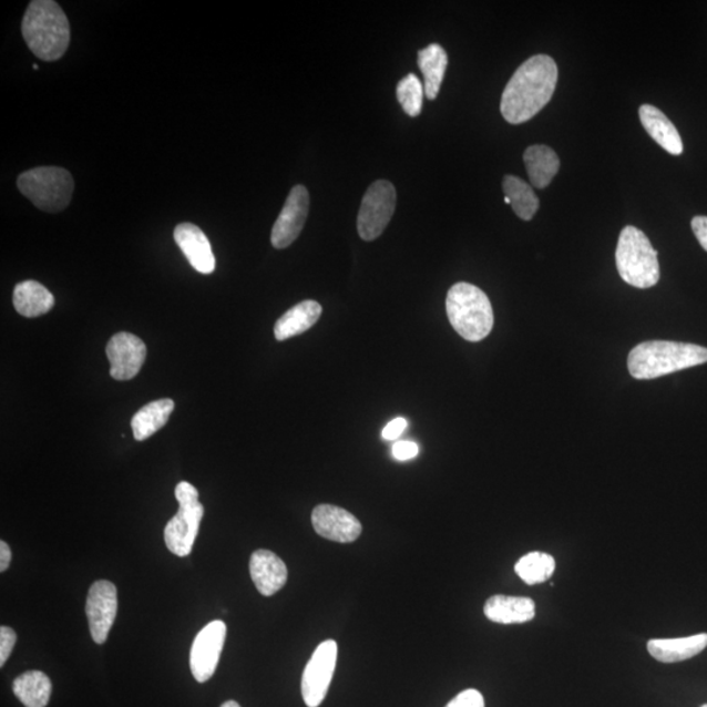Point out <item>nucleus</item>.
Masks as SVG:
<instances>
[{
  "instance_id": "obj_10",
  "label": "nucleus",
  "mask_w": 707,
  "mask_h": 707,
  "mask_svg": "<svg viewBox=\"0 0 707 707\" xmlns=\"http://www.w3.org/2000/svg\"><path fill=\"white\" fill-rule=\"evenodd\" d=\"M227 637V626L216 619L204 627L193 642L191 652V669L198 683L212 679L221 659Z\"/></svg>"
},
{
  "instance_id": "obj_5",
  "label": "nucleus",
  "mask_w": 707,
  "mask_h": 707,
  "mask_svg": "<svg viewBox=\"0 0 707 707\" xmlns=\"http://www.w3.org/2000/svg\"><path fill=\"white\" fill-rule=\"evenodd\" d=\"M616 265L624 283L637 288H650L659 283L658 252L641 229L627 226L619 234Z\"/></svg>"
},
{
  "instance_id": "obj_34",
  "label": "nucleus",
  "mask_w": 707,
  "mask_h": 707,
  "mask_svg": "<svg viewBox=\"0 0 707 707\" xmlns=\"http://www.w3.org/2000/svg\"><path fill=\"white\" fill-rule=\"evenodd\" d=\"M12 553L6 541H0V572L4 573L10 567Z\"/></svg>"
},
{
  "instance_id": "obj_23",
  "label": "nucleus",
  "mask_w": 707,
  "mask_h": 707,
  "mask_svg": "<svg viewBox=\"0 0 707 707\" xmlns=\"http://www.w3.org/2000/svg\"><path fill=\"white\" fill-rule=\"evenodd\" d=\"M418 66H420L423 74L426 98L436 100L439 95L440 85L443 83L447 66H449V55L438 43H431V45L418 52Z\"/></svg>"
},
{
  "instance_id": "obj_7",
  "label": "nucleus",
  "mask_w": 707,
  "mask_h": 707,
  "mask_svg": "<svg viewBox=\"0 0 707 707\" xmlns=\"http://www.w3.org/2000/svg\"><path fill=\"white\" fill-rule=\"evenodd\" d=\"M175 494L180 509L177 514L165 525L164 540L171 553L177 557H186L192 553L194 543H196L205 508L199 502L198 490L189 482H180Z\"/></svg>"
},
{
  "instance_id": "obj_13",
  "label": "nucleus",
  "mask_w": 707,
  "mask_h": 707,
  "mask_svg": "<svg viewBox=\"0 0 707 707\" xmlns=\"http://www.w3.org/2000/svg\"><path fill=\"white\" fill-rule=\"evenodd\" d=\"M106 356L111 362L112 378L126 381L140 373L147 357V348L141 338L126 334V331H120L107 344Z\"/></svg>"
},
{
  "instance_id": "obj_22",
  "label": "nucleus",
  "mask_w": 707,
  "mask_h": 707,
  "mask_svg": "<svg viewBox=\"0 0 707 707\" xmlns=\"http://www.w3.org/2000/svg\"><path fill=\"white\" fill-rule=\"evenodd\" d=\"M54 303L52 293L35 280H24L14 287L13 307L29 319L48 314L54 307Z\"/></svg>"
},
{
  "instance_id": "obj_8",
  "label": "nucleus",
  "mask_w": 707,
  "mask_h": 707,
  "mask_svg": "<svg viewBox=\"0 0 707 707\" xmlns=\"http://www.w3.org/2000/svg\"><path fill=\"white\" fill-rule=\"evenodd\" d=\"M393 184L379 180L368 187L358 214V233L365 242L377 240L385 233L396 211Z\"/></svg>"
},
{
  "instance_id": "obj_33",
  "label": "nucleus",
  "mask_w": 707,
  "mask_h": 707,
  "mask_svg": "<svg viewBox=\"0 0 707 707\" xmlns=\"http://www.w3.org/2000/svg\"><path fill=\"white\" fill-rule=\"evenodd\" d=\"M691 229H694L698 243L707 252V216H695L691 221Z\"/></svg>"
},
{
  "instance_id": "obj_4",
  "label": "nucleus",
  "mask_w": 707,
  "mask_h": 707,
  "mask_svg": "<svg viewBox=\"0 0 707 707\" xmlns=\"http://www.w3.org/2000/svg\"><path fill=\"white\" fill-rule=\"evenodd\" d=\"M445 308L452 328L469 342L482 341L494 327L492 303L471 284L453 285L447 294Z\"/></svg>"
},
{
  "instance_id": "obj_15",
  "label": "nucleus",
  "mask_w": 707,
  "mask_h": 707,
  "mask_svg": "<svg viewBox=\"0 0 707 707\" xmlns=\"http://www.w3.org/2000/svg\"><path fill=\"white\" fill-rule=\"evenodd\" d=\"M249 572L258 593L264 596H273L283 590L288 576L285 562L277 554L264 550L252 554Z\"/></svg>"
},
{
  "instance_id": "obj_1",
  "label": "nucleus",
  "mask_w": 707,
  "mask_h": 707,
  "mask_svg": "<svg viewBox=\"0 0 707 707\" xmlns=\"http://www.w3.org/2000/svg\"><path fill=\"white\" fill-rule=\"evenodd\" d=\"M559 68L550 55H533L515 71L502 93L501 113L512 125H521L544 110L554 95Z\"/></svg>"
},
{
  "instance_id": "obj_21",
  "label": "nucleus",
  "mask_w": 707,
  "mask_h": 707,
  "mask_svg": "<svg viewBox=\"0 0 707 707\" xmlns=\"http://www.w3.org/2000/svg\"><path fill=\"white\" fill-rule=\"evenodd\" d=\"M524 163L530 182L537 189H545L560 171V157L551 147L535 144L525 150Z\"/></svg>"
},
{
  "instance_id": "obj_37",
  "label": "nucleus",
  "mask_w": 707,
  "mask_h": 707,
  "mask_svg": "<svg viewBox=\"0 0 707 707\" xmlns=\"http://www.w3.org/2000/svg\"><path fill=\"white\" fill-rule=\"evenodd\" d=\"M701 707H707V704L703 705Z\"/></svg>"
},
{
  "instance_id": "obj_3",
  "label": "nucleus",
  "mask_w": 707,
  "mask_h": 707,
  "mask_svg": "<svg viewBox=\"0 0 707 707\" xmlns=\"http://www.w3.org/2000/svg\"><path fill=\"white\" fill-rule=\"evenodd\" d=\"M707 362V349L694 344L648 341L636 346L627 357L633 378L650 380Z\"/></svg>"
},
{
  "instance_id": "obj_24",
  "label": "nucleus",
  "mask_w": 707,
  "mask_h": 707,
  "mask_svg": "<svg viewBox=\"0 0 707 707\" xmlns=\"http://www.w3.org/2000/svg\"><path fill=\"white\" fill-rule=\"evenodd\" d=\"M175 410V402L171 399H162L147 403L139 413L133 417L132 429L135 440L142 442L146 440L170 421V417Z\"/></svg>"
},
{
  "instance_id": "obj_9",
  "label": "nucleus",
  "mask_w": 707,
  "mask_h": 707,
  "mask_svg": "<svg viewBox=\"0 0 707 707\" xmlns=\"http://www.w3.org/2000/svg\"><path fill=\"white\" fill-rule=\"evenodd\" d=\"M338 646L334 639L317 646L301 677V696L308 707H319L328 695L337 665Z\"/></svg>"
},
{
  "instance_id": "obj_25",
  "label": "nucleus",
  "mask_w": 707,
  "mask_h": 707,
  "mask_svg": "<svg viewBox=\"0 0 707 707\" xmlns=\"http://www.w3.org/2000/svg\"><path fill=\"white\" fill-rule=\"evenodd\" d=\"M13 694L25 707H47L52 682L41 670H29L13 682Z\"/></svg>"
},
{
  "instance_id": "obj_6",
  "label": "nucleus",
  "mask_w": 707,
  "mask_h": 707,
  "mask_svg": "<svg viewBox=\"0 0 707 707\" xmlns=\"http://www.w3.org/2000/svg\"><path fill=\"white\" fill-rule=\"evenodd\" d=\"M18 187L40 211L55 214L69 206L75 184L66 170L39 167L21 173Z\"/></svg>"
},
{
  "instance_id": "obj_27",
  "label": "nucleus",
  "mask_w": 707,
  "mask_h": 707,
  "mask_svg": "<svg viewBox=\"0 0 707 707\" xmlns=\"http://www.w3.org/2000/svg\"><path fill=\"white\" fill-rule=\"evenodd\" d=\"M555 572V560L551 554L543 552H531L519 560L515 565V573L519 578L530 586L544 583L551 578Z\"/></svg>"
},
{
  "instance_id": "obj_35",
  "label": "nucleus",
  "mask_w": 707,
  "mask_h": 707,
  "mask_svg": "<svg viewBox=\"0 0 707 707\" xmlns=\"http://www.w3.org/2000/svg\"><path fill=\"white\" fill-rule=\"evenodd\" d=\"M221 707H242V706L237 704L236 701H227L223 704Z\"/></svg>"
},
{
  "instance_id": "obj_20",
  "label": "nucleus",
  "mask_w": 707,
  "mask_h": 707,
  "mask_svg": "<svg viewBox=\"0 0 707 707\" xmlns=\"http://www.w3.org/2000/svg\"><path fill=\"white\" fill-rule=\"evenodd\" d=\"M322 307L315 300H305L288 309L274 327V336L277 341H286L288 338L306 334L319 321Z\"/></svg>"
},
{
  "instance_id": "obj_28",
  "label": "nucleus",
  "mask_w": 707,
  "mask_h": 707,
  "mask_svg": "<svg viewBox=\"0 0 707 707\" xmlns=\"http://www.w3.org/2000/svg\"><path fill=\"white\" fill-rule=\"evenodd\" d=\"M397 100L410 117H418L422 112L424 86L414 74H409L397 84Z\"/></svg>"
},
{
  "instance_id": "obj_14",
  "label": "nucleus",
  "mask_w": 707,
  "mask_h": 707,
  "mask_svg": "<svg viewBox=\"0 0 707 707\" xmlns=\"http://www.w3.org/2000/svg\"><path fill=\"white\" fill-rule=\"evenodd\" d=\"M312 524L317 535L341 544L352 543L362 533V524L358 519L351 512L334 504H320L315 508Z\"/></svg>"
},
{
  "instance_id": "obj_31",
  "label": "nucleus",
  "mask_w": 707,
  "mask_h": 707,
  "mask_svg": "<svg viewBox=\"0 0 707 707\" xmlns=\"http://www.w3.org/2000/svg\"><path fill=\"white\" fill-rule=\"evenodd\" d=\"M418 445L413 442H408V440H402V442H397L393 445L392 453L393 458L399 461H408L417 458Z\"/></svg>"
},
{
  "instance_id": "obj_16",
  "label": "nucleus",
  "mask_w": 707,
  "mask_h": 707,
  "mask_svg": "<svg viewBox=\"0 0 707 707\" xmlns=\"http://www.w3.org/2000/svg\"><path fill=\"white\" fill-rule=\"evenodd\" d=\"M175 240L194 269L202 274H212L215 270L212 244L198 226L182 223L175 229Z\"/></svg>"
},
{
  "instance_id": "obj_17",
  "label": "nucleus",
  "mask_w": 707,
  "mask_h": 707,
  "mask_svg": "<svg viewBox=\"0 0 707 707\" xmlns=\"http://www.w3.org/2000/svg\"><path fill=\"white\" fill-rule=\"evenodd\" d=\"M483 613L495 624H525L535 618L536 604L530 597L494 595L488 598Z\"/></svg>"
},
{
  "instance_id": "obj_19",
  "label": "nucleus",
  "mask_w": 707,
  "mask_h": 707,
  "mask_svg": "<svg viewBox=\"0 0 707 707\" xmlns=\"http://www.w3.org/2000/svg\"><path fill=\"white\" fill-rule=\"evenodd\" d=\"M707 647V634L670 639L648 641L647 652L660 663H679L695 658Z\"/></svg>"
},
{
  "instance_id": "obj_26",
  "label": "nucleus",
  "mask_w": 707,
  "mask_h": 707,
  "mask_svg": "<svg viewBox=\"0 0 707 707\" xmlns=\"http://www.w3.org/2000/svg\"><path fill=\"white\" fill-rule=\"evenodd\" d=\"M504 197H509L512 208L519 218L531 221L539 211L540 199L532 186L523 182L516 176H506L503 178Z\"/></svg>"
},
{
  "instance_id": "obj_12",
  "label": "nucleus",
  "mask_w": 707,
  "mask_h": 707,
  "mask_svg": "<svg viewBox=\"0 0 707 707\" xmlns=\"http://www.w3.org/2000/svg\"><path fill=\"white\" fill-rule=\"evenodd\" d=\"M309 212V193L306 186H294L286 199L278 219L271 229V244L276 249H285L298 239L306 225Z\"/></svg>"
},
{
  "instance_id": "obj_30",
  "label": "nucleus",
  "mask_w": 707,
  "mask_h": 707,
  "mask_svg": "<svg viewBox=\"0 0 707 707\" xmlns=\"http://www.w3.org/2000/svg\"><path fill=\"white\" fill-rule=\"evenodd\" d=\"M17 641V633L11 627H0V667H3L6 662L9 660Z\"/></svg>"
},
{
  "instance_id": "obj_2",
  "label": "nucleus",
  "mask_w": 707,
  "mask_h": 707,
  "mask_svg": "<svg viewBox=\"0 0 707 707\" xmlns=\"http://www.w3.org/2000/svg\"><path fill=\"white\" fill-rule=\"evenodd\" d=\"M21 31L28 48L41 61L54 62L66 53L69 19L53 0H33L24 14Z\"/></svg>"
},
{
  "instance_id": "obj_29",
  "label": "nucleus",
  "mask_w": 707,
  "mask_h": 707,
  "mask_svg": "<svg viewBox=\"0 0 707 707\" xmlns=\"http://www.w3.org/2000/svg\"><path fill=\"white\" fill-rule=\"evenodd\" d=\"M445 707H485V698L478 689H465L452 698Z\"/></svg>"
},
{
  "instance_id": "obj_32",
  "label": "nucleus",
  "mask_w": 707,
  "mask_h": 707,
  "mask_svg": "<svg viewBox=\"0 0 707 707\" xmlns=\"http://www.w3.org/2000/svg\"><path fill=\"white\" fill-rule=\"evenodd\" d=\"M408 428V421L406 418L399 417L396 418L392 422H389L386 426V429L382 430L381 436L382 439L386 440H396L399 439L403 431Z\"/></svg>"
},
{
  "instance_id": "obj_11",
  "label": "nucleus",
  "mask_w": 707,
  "mask_h": 707,
  "mask_svg": "<svg viewBox=\"0 0 707 707\" xmlns=\"http://www.w3.org/2000/svg\"><path fill=\"white\" fill-rule=\"evenodd\" d=\"M117 609L119 596L114 584L107 581L93 583L86 597L85 612L92 639L98 645L105 644L110 636Z\"/></svg>"
},
{
  "instance_id": "obj_18",
  "label": "nucleus",
  "mask_w": 707,
  "mask_h": 707,
  "mask_svg": "<svg viewBox=\"0 0 707 707\" xmlns=\"http://www.w3.org/2000/svg\"><path fill=\"white\" fill-rule=\"evenodd\" d=\"M639 119L648 135L670 155H682L684 147L679 132L667 115L653 105L639 107Z\"/></svg>"
},
{
  "instance_id": "obj_36",
  "label": "nucleus",
  "mask_w": 707,
  "mask_h": 707,
  "mask_svg": "<svg viewBox=\"0 0 707 707\" xmlns=\"http://www.w3.org/2000/svg\"><path fill=\"white\" fill-rule=\"evenodd\" d=\"M504 202H506V204H511L510 198L509 197H504Z\"/></svg>"
}]
</instances>
